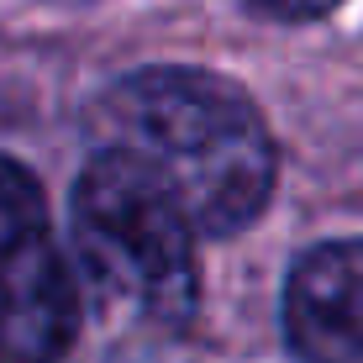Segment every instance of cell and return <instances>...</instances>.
Wrapping results in <instances>:
<instances>
[{
    "label": "cell",
    "mask_w": 363,
    "mask_h": 363,
    "mask_svg": "<svg viewBox=\"0 0 363 363\" xmlns=\"http://www.w3.org/2000/svg\"><path fill=\"white\" fill-rule=\"evenodd\" d=\"M279 316L300 363H363V237L306 247L284 279Z\"/></svg>",
    "instance_id": "4"
},
{
    "label": "cell",
    "mask_w": 363,
    "mask_h": 363,
    "mask_svg": "<svg viewBox=\"0 0 363 363\" xmlns=\"http://www.w3.org/2000/svg\"><path fill=\"white\" fill-rule=\"evenodd\" d=\"M79 332V269L64 258L48 195L0 153V363H58Z\"/></svg>",
    "instance_id": "3"
},
{
    "label": "cell",
    "mask_w": 363,
    "mask_h": 363,
    "mask_svg": "<svg viewBox=\"0 0 363 363\" xmlns=\"http://www.w3.org/2000/svg\"><path fill=\"white\" fill-rule=\"evenodd\" d=\"M247 6L274 16V21H316V16H327V11H337L342 0H247Z\"/></svg>",
    "instance_id": "5"
},
{
    "label": "cell",
    "mask_w": 363,
    "mask_h": 363,
    "mask_svg": "<svg viewBox=\"0 0 363 363\" xmlns=\"http://www.w3.org/2000/svg\"><path fill=\"white\" fill-rule=\"evenodd\" d=\"M195 232L164 174L127 147L95 143L69 190V242L79 284L106 316L184 327L200 295Z\"/></svg>",
    "instance_id": "2"
},
{
    "label": "cell",
    "mask_w": 363,
    "mask_h": 363,
    "mask_svg": "<svg viewBox=\"0 0 363 363\" xmlns=\"http://www.w3.org/2000/svg\"><path fill=\"white\" fill-rule=\"evenodd\" d=\"M95 143L164 174L206 237L253 227L274 195V137L247 90L211 69L153 64L116 79L95 111Z\"/></svg>",
    "instance_id": "1"
}]
</instances>
